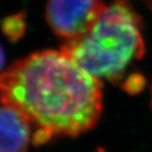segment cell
Wrapping results in <instances>:
<instances>
[{
	"label": "cell",
	"instance_id": "ba28073f",
	"mask_svg": "<svg viewBox=\"0 0 152 152\" xmlns=\"http://www.w3.org/2000/svg\"><path fill=\"white\" fill-rule=\"evenodd\" d=\"M140 1H142L150 10H152V0H140Z\"/></svg>",
	"mask_w": 152,
	"mask_h": 152
},
{
	"label": "cell",
	"instance_id": "3957f363",
	"mask_svg": "<svg viewBox=\"0 0 152 152\" xmlns=\"http://www.w3.org/2000/svg\"><path fill=\"white\" fill-rule=\"evenodd\" d=\"M106 7L102 0H49L45 19L57 36L70 40L88 32Z\"/></svg>",
	"mask_w": 152,
	"mask_h": 152
},
{
	"label": "cell",
	"instance_id": "7a4b0ae2",
	"mask_svg": "<svg viewBox=\"0 0 152 152\" xmlns=\"http://www.w3.org/2000/svg\"><path fill=\"white\" fill-rule=\"evenodd\" d=\"M60 51L99 80L119 85L128 66L145 56L142 18L128 0H113L88 32Z\"/></svg>",
	"mask_w": 152,
	"mask_h": 152
},
{
	"label": "cell",
	"instance_id": "52a82bcc",
	"mask_svg": "<svg viewBox=\"0 0 152 152\" xmlns=\"http://www.w3.org/2000/svg\"><path fill=\"white\" fill-rule=\"evenodd\" d=\"M3 66H4V53H3L2 48L0 47V72L2 70Z\"/></svg>",
	"mask_w": 152,
	"mask_h": 152
},
{
	"label": "cell",
	"instance_id": "277c9868",
	"mask_svg": "<svg viewBox=\"0 0 152 152\" xmlns=\"http://www.w3.org/2000/svg\"><path fill=\"white\" fill-rule=\"evenodd\" d=\"M31 123L21 112L0 107V152H26L32 142Z\"/></svg>",
	"mask_w": 152,
	"mask_h": 152
},
{
	"label": "cell",
	"instance_id": "9c48e42d",
	"mask_svg": "<svg viewBox=\"0 0 152 152\" xmlns=\"http://www.w3.org/2000/svg\"><path fill=\"white\" fill-rule=\"evenodd\" d=\"M95 152H106V151H104V150L102 149V148H98V149L96 150V151H95Z\"/></svg>",
	"mask_w": 152,
	"mask_h": 152
},
{
	"label": "cell",
	"instance_id": "8992f818",
	"mask_svg": "<svg viewBox=\"0 0 152 152\" xmlns=\"http://www.w3.org/2000/svg\"><path fill=\"white\" fill-rule=\"evenodd\" d=\"M146 78L140 72H132L125 75L119 83V87L126 93L130 95H135L145 89Z\"/></svg>",
	"mask_w": 152,
	"mask_h": 152
},
{
	"label": "cell",
	"instance_id": "30bf717a",
	"mask_svg": "<svg viewBox=\"0 0 152 152\" xmlns=\"http://www.w3.org/2000/svg\"><path fill=\"white\" fill-rule=\"evenodd\" d=\"M151 97H152V89H151ZM151 107H152V99H151Z\"/></svg>",
	"mask_w": 152,
	"mask_h": 152
},
{
	"label": "cell",
	"instance_id": "5b68a950",
	"mask_svg": "<svg viewBox=\"0 0 152 152\" xmlns=\"http://www.w3.org/2000/svg\"><path fill=\"white\" fill-rule=\"evenodd\" d=\"M3 35L10 41H17L24 35L26 30V17L23 12L7 16L0 22Z\"/></svg>",
	"mask_w": 152,
	"mask_h": 152
},
{
	"label": "cell",
	"instance_id": "6da1fadb",
	"mask_svg": "<svg viewBox=\"0 0 152 152\" xmlns=\"http://www.w3.org/2000/svg\"><path fill=\"white\" fill-rule=\"evenodd\" d=\"M0 102L54 138L76 137L97 125L102 85L61 51L43 50L14 61L0 75Z\"/></svg>",
	"mask_w": 152,
	"mask_h": 152
}]
</instances>
